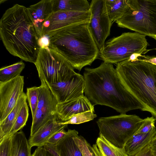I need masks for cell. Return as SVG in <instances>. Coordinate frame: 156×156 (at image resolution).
I'll use <instances>...</instances> for the list:
<instances>
[{
  "mask_svg": "<svg viewBox=\"0 0 156 156\" xmlns=\"http://www.w3.org/2000/svg\"><path fill=\"white\" fill-rule=\"evenodd\" d=\"M156 136V128L147 133L135 134L127 141L124 147L129 156H133L149 144Z\"/></svg>",
  "mask_w": 156,
  "mask_h": 156,
  "instance_id": "cell-17",
  "label": "cell"
},
{
  "mask_svg": "<svg viewBox=\"0 0 156 156\" xmlns=\"http://www.w3.org/2000/svg\"><path fill=\"white\" fill-rule=\"evenodd\" d=\"M155 119L153 116L144 119L140 128L135 134L147 133L155 127Z\"/></svg>",
  "mask_w": 156,
  "mask_h": 156,
  "instance_id": "cell-30",
  "label": "cell"
},
{
  "mask_svg": "<svg viewBox=\"0 0 156 156\" xmlns=\"http://www.w3.org/2000/svg\"><path fill=\"white\" fill-rule=\"evenodd\" d=\"M151 156H156V151H153V154Z\"/></svg>",
  "mask_w": 156,
  "mask_h": 156,
  "instance_id": "cell-38",
  "label": "cell"
},
{
  "mask_svg": "<svg viewBox=\"0 0 156 156\" xmlns=\"http://www.w3.org/2000/svg\"><path fill=\"white\" fill-rule=\"evenodd\" d=\"M24 77L20 75L0 82V122L8 116L24 93Z\"/></svg>",
  "mask_w": 156,
  "mask_h": 156,
  "instance_id": "cell-11",
  "label": "cell"
},
{
  "mask_svg": "<svg viewBox=\"0 0 156 156\" xmlns=\"http://www.w3.org/2000/svg\"><path fill=\"white\" fill-rule=\"evenodd\" d=\"M118 26L156 40V0H129V7Z\"/></svg>",
  "mask_w": 156,
  "mask_h": 156,
  "instance_id": "cell-5",
  "label": "cell"
},
{
  "mask_svg": "<svg viewBox=\"0 0 156 156\" xmlns=\"http://www.w3.org/2000/svg\"><path fill=\"white\" fill-rule=\"evenodd\" d=\"M77 131L75 129H68L66 135L56 145H50L53 147L59 156H83L73 138Z\"/></svg>",
  "mask_w": 156,
  "mask_h": 156,
  "instance_id": "cell-18",
  "label": "cell"
},
{
  "mask_svg": "<svg viewBox=\"0 0 156 156\" xmlns=\"http://www.w3.org/2000/svg\"><path fill=\"white\" fill-rule=\"evenodd\" d=\"M65 128H63L53 134L48 140L46 144L55 145L67 134Z\"/></svg>",
  "mask_w": 156,
  "mask_h": 156,
  "instance_id": "cell-32",
  "label": "cell"
},
{
  "mask_svg": "<svg viewBox=\"0 0 156 156\" xmlns=\"http://www.w3.org/2000/svg\"><path fill=\"white\" fill-rule=\"evenodd\" d=\"M96 144L101 156H129L124 148L115 146L101 135L97 138Z\"/></svg>",
  "mask_w": 156,
  "mask_h": 156,
  "instance_id": "cell-23",
  "label": "cell"
},
{
  "mask_svg": "<svg viewBox=\"0 0 156 156\" xmlns=\"http://www.w3.org/2000/svg\"><path fill=\"white\" fill-rule=\"evenodd\" d=\"M53 12L61 11L90 12L87 0H52Z\"/></svg>",
  "mask_w": 156,
  "mask_h": 156,
  "instance_id": "cell-19",
  "label": "cell"
},
{
  "mask_svg": "<svg viewBox=\"0 0 156 156\" xmlns=\"http://www.w3.org/2000/svg\"><path fill=\"white\" fill-rule=\"evenodd\" d=\"M41 81L38 103L35 115L32 119L30 136L48 120L54 119H58L56 113L58 102L47 83L43 80Z\"/></svg>",
  "mask_w": 156,
  "mask_h": 156,
  "instance_id": "cell-10",
  "label": "cell"
},
{
  "mask_svg": "<svg viewBox=\"0 0 156 156\" xmlns=\"http://www.w3.org/2000/svg\"><path fill=\"white\" fill-rule=\"evenodd\" d=\"M39 44L40 48L49 47V37L45 35L39 39Z\"/></svg>",
  "mask_w": 156,
  "mask_h": 156,
  "instance_id": "cell-34",
  "label": "cell"
},
{
  "mask_svg": "<svg viewBox=\"0 0 156 156\" xmlns=\"http://www.w3.org/2000/svg\"><path fill=\"white\" fill-rule=\"evenodd\" d=\"M39 86L27 88L26 95L30 108L32 119L35 115L38 103Z\"/></svg>",
  "mask_w": 156,
  "mask_h": 156,
  "instance_id": "cell-27",
  "label": "cell"
},
{
  "mask_svg": "<svg viewBox=\"0 0 156 156\" xmlns=\"http://www.w3.org/2000/svg\"><path fill=\"white\" fill-rule=\"evenodd\" d=\"M34 64L41 81L48 84L63 81L76 73L64 57L49 47L40 48Z\"/></svg>",
  "mask_w": 156,
  "mask_h": 156,
  "instance_id": "cell-8",
  "label": "cell"
},
{
  "mask_svg": "<svg viewBox=\"0 0 156 156\" xmlns=\"http://www.w3.org/2000/svg\"><path fill=\"white\" fill-rule=\"evenodd\" d=\"M11 136L0 140V156H11Z\"/></svg>",
  "mask_w": 156,
  "mask_h": 156,
  "instance_id": "cell-31",
  "label": "cell"
},
{
  "mask_svg": "<svg viewBox=\"0 0 156 156\" xmlns=\"http://www.w3.org/2000/svg\"><path fill=\"white\" fill-rule=\"evenodd\" d=\"M31 156H59L51 146L46 144L42 147H37Z\"/></svg>",
  "mask_w": 156,
  "mask_h": 156,
  "instance_id": "cell-29",
  "label": "cell"
},
{
  "mask_svg": "<svg viewBox=\"0 0 156 156\" xmlns=\"http://www.w3.org/2000/svg\"><path fill=\"white\" fill-rule=\"evenodd\" d=\"M25 64L22 61L2 67L0 69V82L9 81L20 75Z\"/></svg>",
  "mask_w": 156,
  "mask_h": 156,
  "instance_id": "cell-24",
  "label": "cell"
},
{
  "mask_svg": "<svg viewBox=\"0 0 156 156\" xmlns=\"http://www.w3.org/2000/svg\"><path fill=\"white\" fill-rule=\"evenodd\" d=\"M90 5L88 27L100 51L110 34L112 22L108 14L105 0H92Z\"/></svg>",
  "mask_w": 156,
  "mask_h": 156,
  "instance_id": "cell-9",
  "label": "cell"
},
{
  "mask_svg": "<svg viewBox=\"0 0 156 156\" xmlns=\"http://www.w3.org/2000/svg\"><path fill=\"white\" fill-rule=\"evenodd\" d=\"M0 37L11 54L34 64L40 48L28 8L16 4L5 11L0 20Z\"/></svg>",
  "mask_w": 156,
  "mask_h": 156,
  "instance_id": "cell-2",
  "label": "cell"
},
{
  "mask_svg": "<svg viewBox=\"0 0 156 156\" xmlns=\"http://www.w3.org/2000/svg\"><path fill=\"white\" fill-rule=\"evenodd\" d=\"M90 12L61 11L53 12L44 24V36H49L66 27L89 22Z\"/></svg>",
  "mask_w": 156,
  "mask_h": 156,
  "instance_id": "cell-13",
  "label": "cell"
},
{
  "mask_svg": "<svg viewBox=\"0 0 156 156\" xmlns=\"http://www.w3.org/2000/svg\"><path fill=\"white\" fill-rule=\"evenodd\" d=\"M144 58L142 59L144 61L150 62L156 65V57L154 56H150L147 55L142 56Z\"/></svg>",
  "mask_w": 156,
  "mask_h": 156,
  "instance_id": "cell-35",
  "label": "cell"
},
{
  "mask_svg": "<svg viewBox=\"0 0 156 156\" xmlns=\"http://www.w3.org/2000/svg\"><path fill=\"white\" fill-rule=\"evenodd\" d=\"M60 122L57 119H50L30 136L28 142L30 148L44 146L53 134L67 127L68 125H62L60 124Z\"/></svg>",
  "mask_w": 156,
  "mask_h": 156,
  "instance_id": "cell-16",
  "label": "cell"
},
{
  "mask_svg": "<svg viewBox=\"0 0 156 156\" xmlns=\"http://www.w3.org/2000/svg\"><path fill=\"white\" fill-rule=\"evenodd\" d=\"M84 93L91 104L110 107L121 114L143 105L126 89L113 64L105 62L95 68H85Z\"/></svg>",
  "mask_w": 156,
  "mask_h": 156,
  "instance_id": "cell-1",
  "label": "cell"
},
{
  "mask_svg": "<svg viewBox=\"0 0 156 156\" xmlns=\"http://www.w3.org/2000/svg\"><path fill=\"white\" fill-rule=\"evenodd\" d=\"M108 16L113 23L120 19L129 7V0H105Z\"/></svg>",
  "mask_w": 156,
  "mask_h": 156,
  "instance_id": "cell-22",
  "label": "cell"
},
{
  "mask_svg": "<svg viewBox=\"0 0 156 156\" xmlns=\"http://www.w3.org/2000/svg\"><path fill=\"white\" fill-rule=\"evenodd\" d=\"M94 111H88L73 116L69 120L65 122H60L62 125L69 124H78L93 120L97 116Z\"/></svg>",
  "mask_w": 156,
  "mask_h": 156,
  "instance_id": "cell-26",
  "label": "cell"
},
{
  "mask_svg": "<svg viewBox=\"0 0 156 156\" xmlns=\"http://www.w3.org/2000/svg\"><path fill=\"white\" fill-rule=\"evenodd\" d=\"M91 149L94 156H101L96 144H93L92 146H91Z\"/></svg>",
  "mask_w": 156,
  "mask_h": 156,
  "instance_id": "cell-36",
  "label": "cell"
},
{
  "mask_svg": "<svg viewBox=\"0 0 156 156\" xmlns=\"http://www.w3.org/2000/svg\"><path fill=\"white\" fill-rule=\"evenodd\" d=\"M153 152L151 142L133 156H151Z\"/></svg>",
  "mask_w": 156,
  "mask_h": 156,
  "instance_id": "cell-33",
  "label": "cell"
},
{
  "mask_svg": "<svg viewBox=\"0 0 156 156\" xmlns=\"http://www.w3.org/2000/svg\"><path fill=\"white\" fill-rule=\"evenodd\" d=\"M90 110L94 111V106L84 95L58 103L56 106L57 116L60 122L66 121L75 115Z\"/></svg>",
  "mask_w": 156,
  "mask_h": 156,
  "instance_id": "cell-14",
  "label": "cell"
},
{
  "mask_svg": "<svg viewBox=\"0 0 156 156\" xmlns=\"http://www.w3.org/2000/svg\"><path fill=\"white\" fill-rule=\"evenodd\" d=\"M146 36L136 32H125L105 43L99 55L104 62L117 64L129 59L133 54L142 55L150 50Z\"/></svg>",
  "mask_w": 156,
  "mask_h": 156,
  "instance_id": "cell-6",
  "label": "cell"
},
{
  "mask_svg": "<svg viewBox=\"0 0 156 156\" xmlns=\"http://www.w3.org/2000/svg\"><path fill=\"white\" fill-rule=\"evenodd\" d=\"M31 149L22 130L11 136V156H31Z\"/></svg>",
  "mask_w": 156,
  "mask_h": 156,
  "instance_id": "cell-20",
  "label": "cell"
},
{
  "mask_svg": "<svg viewBox=\"0 0 156 156\" xmlns=\"http://www.w3.org/2000/svg\"><path fill=\"white\" fill-rule=\"evenodd\" d=\"M48 84L58 103L84 95L85 87L84 78L83 76L76 73L65 80Z\"/></svg>",
  "mask_w": 156,
  "mask_h": 156,
  "instance_id": "cell-12",
  "label": "cell"
},
{
  "mask_svg": "<svg viewBox=\"0 0 156 156\" xmlns=\"http://www.w3.org/2000/svg\"><path fill=\"white\" fill-rule=\"evenodd\" d=\"M151 144L153 151H156V136L151 141Z\"/></svg>",
  "mask_w": 156,
  "mask_h": 156,
  "instance_id": "cell-37",
  "label": "cell"
},
{
  "mask_svg": "<svg viewBox=\"0 0 156 156\" xmlns=\"http://www.w3.org/2000/svg\"><path fill=\"white\" fill-rule=\"evenodd\" d=\"M40 39L44 36V24L53 12L52 0H42L28 8Z\"/></svg>",
  "mask_w": 156,
  "mask_h": 156,
  "instance_id": "cell-15",
  "label": "cell"
},
{
  "mask_svg": "<svg viewBox=\"0 0 156 156\" xmlns=\"http://www.w3.org/2000/svg\"><path fill=\"white\" fill-rule=\"evenodd\" d=\"M88 23L69 26L49 36V47L64 57L80 71L98 57L99 49L90 31Z\"/></svg>",
  "mask_w": 156,
  "mask_h": 156,
  "instance_id": "cell-3",
  "label": "cell"
},
{
  "mask_svg": "<svg viewBox=\"0 0 156 156\" xmlns=\"http://www.w3.org/2000/svg\"><path fill=\"white\" fill-rule=\"evenodd\" d=\"M77 131L73 138L83 156H94L91 149V145L82 136H79Z\"/></svg>",
  "mask_w": 156,
  "mask_h": 156,
  "instance_id": "cell-28",
  "label": "cell"
},
{
  "mask_svg": "<svg viewBox=\"0 0 156 156\" xmlns=\"http://www.w3.org/2000/svg\"><path fill=\"white\" fill-rule=\"evenodd\" d=\"M29 115V108L26 101L23 105L12 129L6 136H11L21 130L26 125Z\"/></svg>",
  "mask_w": 156,
  "mask_h": 156,
  "instance_id": "cell-25",
  "label": "cell"
},
{
  "mask_svg": "<svg viewBox=\"0 0 156 156\" xmlns=\"http://www.w3.org/2000/svg\"><path fill=\"white\" fill-rule=\"evenodd\" d=\"M27 100L26 94L24 92L7 117L0 122V140L6 136L10 131L22 107Z\"/></svg>",
  "mask_w": 156,
  "mask_h": 156,
  "instance_id": "cell-21",
  "label": "cell"
},
{
  "mask_svg": "<svg viewBox=\"0 0 156 156\" xmlns=\"http://www.w3.org/2000/svg\"><path fill=\"white\" fill-rule=\"evenodd\" d=\"M115 69L126 89L156 120V65L142 59H129Z\"/></svg>",
  "mask_w": 156,
  "mask_h": 156,
  "instance_id": "cell-4",
  "label": "cell"
},
{
  "mask_svg": "<svg viewBox=\"0 0 156 156\" xmlns=\"http://www.w3.org/2000/svg\"><path fill=\"white\" fill-rule=\"evenodd\" d=\"M143 119L136 115L125 114L101 117L96 122L99 135L117 147L124 148L128 140L140 126Z\"/></svg>",
  "mask_w": 156,
  "mask_h": 156,
  "instance_id": "cell-7",
  "label": "cell"
}]
</instances>
